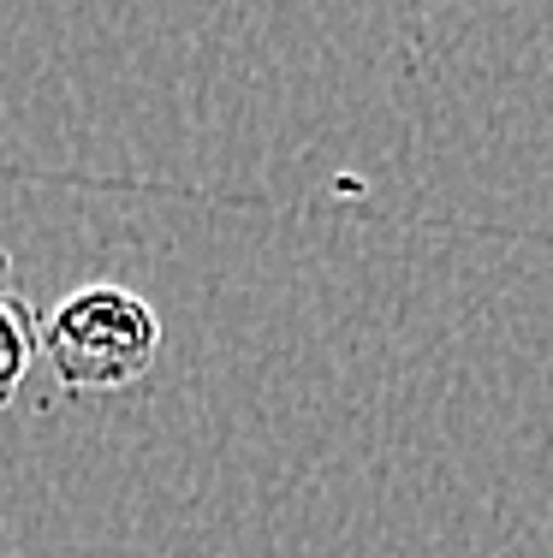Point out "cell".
Returning a JSON list of instances; mask_svg holds the SVG:
<instances>
[{
	"label": "cell",
	"mask_w": 553,
	"mask_h": 558,
	"mask_svg": "<svg viewBox=\"0 0 553 558\" xmlns=\"http://www.w3.org/2000/svg\"><path fill=\"white\" fill-rule=\"evenodd\" d=\"M36 351H43V315L19 291H0V404H12V392L24 387Z\"/></svg>",
	"instance_id": "7a4b0ae2"
},
{
	"label": "cell",
	"mask_w": 553,
	"mask_h": 558,
	"mask_svg": "<svg viewBox=\"0 0 553 558\" xmlns=\"http://www.w3.org/2000/svg\"><path fill=\"white\" fill-rule=\"evenodd\" d=\"M43 356L72 392L137 387L161 356V315L125 286H77L43 315Z\"/></svg>",
	"instance_id": "6da1fadb"
}]
</instances>
